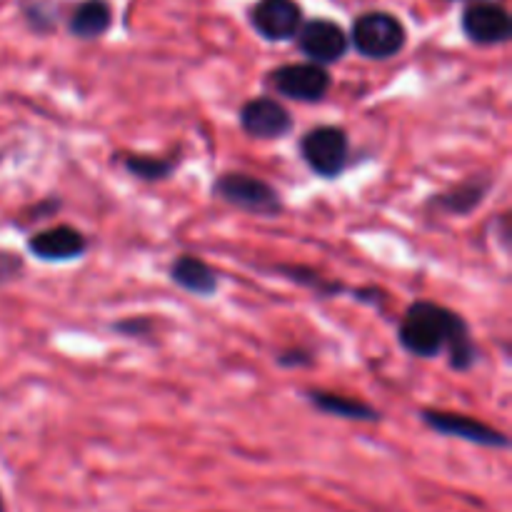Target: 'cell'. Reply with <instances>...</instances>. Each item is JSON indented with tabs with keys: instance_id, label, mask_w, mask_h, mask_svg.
Instances as JSON below:
<instances>
[{
	"instance_id": "cell-1",
	"label": "cell",
	"mask_w": 512,
	"mask_h": 512,
	"mask_svg": "<svg viewBox=\"0 0 512 512\" xmlns=\"http://www.w3.org/2000/svg\"><path fill=\"white\" fill-rule=\"evenodd\" d=\"M398 335L403 348L418 358H435L448 350L450 368L468 370L475 363V345L468 323L438 303L420 300L410 305Z\"/></svg>"
},
{
	"instance_id": "cell-2",
	"label": "cell",
	"mask_w": 512,
	"mask_h": 512,
	"mask_svg": "<svg viewBox=\"0 0 512 512\" xmlns=\"http://www.w3.org/2000/svg\"><path fill=\"white\" fill-rule=\"evenodd\" d=\"M300 153H303L305 163L313 173L320 178H338L345 170L350 158V143L343 128L335 125H320L305 133L303 143H300Z\"/></svg>"
},
{
	"instance_id": "cell-3",
	"label": "cell",
	"mask_w": 512,
	"mask_h": 512,
	"mask_svg": "<svg viewBox=\"0 0 512 512\" xmlns=\"http://www.w3.org/2000/svg\"><path fill=\"white\" fill-rule=\"evenodd\" d=\"M213 190L225 203L255 215H275L283 208L278 190L248 173H223Z\"/></svg>"
},
{
	"instance_id": "cell-4",
	"label": "cell",
	"mask_w": 512,
	"mask_h": 512,
	"mask_svg": "<svg viewBox=\"0 0 512 512\" xmlns=\"http://www.w3.org/2000/svg\"><path fill=\"white\" fill-rule=\"evenodd\" d=\"M353 45L365 58H393L405 45V28L388 13H365L353 25Z\"/></svg>"
},
{
	"instance_id": "cell-5",
	"label": "cell",
	"mask_w": 512,
	"mask_h": 512,
	"mask_svg": "<svg viewBox=\"0 0 512 512\" xmlns=\"http://www.w3.org/2000/svg\"><path fill=\"white\" fill-rule=\"evenodd\" d=\"M270 85L285 98L300 100V103H318L330 90L328 70L315 63H295L270 73Z\"/></svg>"
},
{
	"instance_id": "cell-6",
	"label": "cell",
	"mask_w": 512,
	"mask_h": 512,
	"mask_svg": "<svg viewBox=\"0 0 512 512\" xmlns=\"http://www.w3.org/2000/svg\"><path fill=\"white\" fill-rule=\"evenodd\" d=\"M423 420L428 428L450 438L468 440V443L483 445V448H508V435L490 428L478 418H468L460 413H445V410H423Z\"/></svg>"
},
{
	"instance_id": "cell-7",
	"label": "cell",
	"mask_w": 512,
	"mask_h": 512,
	"mask_svg": "<svg viewBox=\"0 0 512 512\" xmlns=\"http://www.w3.org/2000/svg\"><path fill=\"white\" fill-rule=\"evenodd\" d=\"M240 125L255 140H278L293 130V118L275 98H253L240 110Z\"/></svg>"
},
{
	"instance_id": "cell-8",
	"label": "cell",
	"mask_w": 512,
	"mask_h": 512,
	"mask_svg": "<svg viewBox=\"0 0 512 512\" xmlns=\"http://www.w3.org/2000/svg\"><path fill=\"white\" fill-rule=\"evenodd\" d=\"M300 50L313 60L315 65L320 63H335L348 50V35L343 28L330 20H313V23L300 25L298 30Z\"/></svg>"
},
{
	"instance_id": "cell-9",
	"label": "cell",
	"mask_w": 512,
	"mask_h": 512,
	"mask_svg": "<svg viewBox=\"0 0 512 512\" xmlns=\"http://www.w3.org/2000/svg\"><path fill=\"white\" fill-rule=\"evenodd\" d=\"M303 15L293 0H260L253 8V25L263 38L288 40L298 35Z\"/></svg>"
},
{
	"instance_id": "cell-10",
	"label": "cell",
	"mask_w": 512,
	"mask_h": 512,
	"mask_svg": "<svg viewBox=\"0 0 512 512\" xmlns=\"http://www.w3.org/2000/svg\"><path fill=\"white\" fill-rule=\"evenodd\" d=\"M463 28L470 40L480 45L505 43L512 33L508 10L493 3H475L465 10Z\"/></svg>"
},
{
	"instance_id": "cell-11",
	"label": "cell",
	"mask_w": 512,
	"mask_h": 512,
	"mask_svg": "<svg viewBox=\"0 0 512 512\" xmlns=\"http://www.w3.org/2000/svg\"><path fill=\"white\" fill-rule=\"evenodd\" d=\"M28 248L40 260H75L88 250V240L70 225H55V228L35 233Z\"/></svg>"
},
{
	"instance_id": "cell-12",
	"label": "cell",
	"mask_w": 512,
	"mask_h": 512,
	"mask_svg": "<svg viewBox=\"0 0 512 512\" xmlns=\"http://www.w3.org/2000/svg\"><path fill=\"white\" fill-rule=\"evenodd\" d=\"M170 280L195 295H213L218 290V273L198 255H180L170 265Z\"/></svg>"
},
{
	"instance_id": "cell-13",
	"label": "cell",
	"mask_w": 512,
	"mask_h": 512,
	"mask_svg": "<svg viewBox=\"0 0 512 512\" xmlns=\"http://www.w3.org/2000/svg\"><path fill=\"white\" fill-rule=\"evenodd\" d=\"M308 400L320 408L323 413L338 415V418L348 420H360V423H373V420H380L378 410L370 408L363 400L348 398V395L328 393V390H308Z\"/></svg>"
},
{
	"instance_id": "cell-14",
	"label": "cell",
	"mask_w": 512,
	"mask_h": 512,
	"mask_svg": "<svg viewBox=\"0 0 512 512\" xmlns=\"http://www.w3.org/2000/svg\"><path fill=\"white\" fill-rule=\"evenodd\" d=\"M110 28V8L105 0H88L70 18V30L78 38H98Z\"/></svg>"
},
{
	"instance_id": "cell-15",
	"label": "cell",
	"mask_w": 512,
	"mask_h": 512,
	"mask_svg": "<svg viewBox=\"0 0 512 512\" xmlns=\"http://www.w3.org/2000/svg\"><path fill=\"white\" fill-rule=\"evenodd\" d=\"M485 198V185H480L478 180H468V183L458 185V188L448 190V193L438 195L435 205L445 213H453V215H465L470 210L478 208Z\"/></svg>"
},
{
	"instance_id": "cell-16",
	"label": "cell",
	"mask_w": 512,
	"mask_h": 512,
	"mask_svg": "<svg viewBox=\"0 0 512 512\" xmlns=\"http://www.w3.org/2000/svg\"><path fill=\"white\" fill-rule=\"evenodd\" d=\"M125 168L140 180H165L175 170V163L168 158H153V155H128Z\"/></svg>"
},
{
	"instance_id": "cell-17",
	"label": "cell",
	"mask_w": 512,
	"mask_h": 512,
	"mask_svg": "<svg viewBox=\"0 0 512 512\" xmlns=\"http://www.w3.org/2000/svg\"><path fill=\"white\" fill-rule=\"evenodd\" d=\"M20 273H23V260H20V255L0 250V285L10 283V280L18 278Z\"/></svg>"
},
{
	"instance_id": "cell-18",
	"label": "cell",
	"mask_w": 512,
	"mask_h": 512,
	"mask_svg": "<svg viewBox=\"0 0 512 512\" xmlns=\"http://www.w3.org/2000/svg\"><path fill=\"white\" fill-rule=\"evenodd\" d=\"M115 330H120V333H125V335H138L140 330H150V320L148 318H130V320H125V323L115 325Z\"/></svg>"
},
{
	"instance_id": "cell-19",
	"label": "cell",
	"mask_w": 512,
	"mask_h": 512,
	"mask_svg": "<svg viewBox=\"0 0 512 512\" xmlns=\"http://www.w3.org/2000/svg\"><path fill=\"white\" fill-rule=\"evenodd\" d=\"M0 512H5V503H3V495H0Z\"/></svg>"
}]
</instances>
